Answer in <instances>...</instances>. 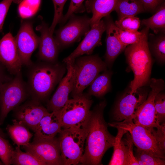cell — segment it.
<instances>
[{"label": "cell", "instance_id": "obj_25", "mask_svg": "<svg viewBox=\"0 0 165 165\" xmlns=\"http://www.w3.org/2000/svg\"><path fill=\"white\" fill-rule=\"evenodd\" d=\"M115 11L119 18L126 16H135L145 11L138 0H119Z\"/></svg>", "mask_w": 165, "mask_h": 165}, {"label": "cell", "instance_id": "obj_28", "mask_svg": "<svg viewBox=\"0 0 165 165\" xmlns=\"http://www.w3.org/2000/svg\"><path fill=\"white\" fill-rule=\"evenodd\" d=\"M161 32L153 37L148 42V48L150 52L160 63L163 64L165 61V36L164 32Z\"/></svg>", "mask_w": 165, "mask_h": 165}, {"label": "cell", "instance_id": "obj_31", "mask_svg": "<svg viewBox=\"0 0 165 165\" xmlns=\"http://www.w3.org/2000/svg\"><path fill=\"white\" fill-rule=\"evenodd\" d=\"M139 18L135 16H126L119 18L114 23L118 28L123 30L137 31L140 25Z\"/></svg>", "mask_w": 165, "mask_h": 165}, {"label": "cell", "instance_id": "obj_37", "mask_svg": "<svg viewBox=\"0 0 165 165\" xmlns=\"http://www.w3.org/2000/svg\"><path fill=\"white\" fill-rule=\"evenodd\" d=\"M152 130L154 136L160 149L164 151L165 149V125L163 123L159 124Z\"/></svg>", "mask_w": 165, "mask_h": 165}, {"label": "cell", "instance_id": "obj_4", "mask_svg": "<svg viewBox=\"0 0 165 165\" xmlns=\"http://www.w3.org/2000/svg\"><path fill=\"white\" fill-rule=\"evenodd\" d=\"M89 120L82 127L62 128L59 133L58 140L63 165H76L80 163L88 131Z\"/></svg>", "mask_w": 165, "mask_h": 165}, {"label": "cell", "instance_id": "obj_15", "mask_svg": "<svg viewBox=\"0 0 165 165\" xmlns=\"http://www.w3.org/2000/svg\"><path fill=\"white\" fill-rule=\"evenodd\" d=\"M0 62L10 74L15 75L21 71L22 64L15 38L10 32L0 40Z\"/></svg>", "mask_w": 165, "mask_h": 165}, {"label": "cell", "instance_id": "obj_18", "mask_svg": "<svg viewBox=\"0 0 165 165\" xmlns=\"http://www.w3.org/2000/svg\"><path fill=\"white\" fill-rule=\"evenodd\" d=\"M49 28L44 22L36 28V30L41 33L38 57L42 61L55 63L57 62L59 49Z\"/></svg>", "mask_w": 165, "mask_h": 165}, {"label": "cell", "instance_id": "obj_42", "mask_svg": "<svg viewBox=\"0 0 165 165\" xmlns=\"http://www.w3.org/2000/svg\"><path fill=\"white\" fill-rule=\"evenodd\" d=\"M0 136L5 138L6 136V134L4 133L2 129L0 128Z\"/></svg>", "mask_w": 165, "mask_h": 165}, {"label": "cell", "instance_id": "obj_16", "mask_svg": "<svg viewBox=\"0 0 165 165\" xmlns=\"http://www.w3.org/2000/svg\"><path fill=\"white\" fill-rule=\"evenodd\" d=\"M74 61H68L65 63L67 68L66 75L61 80L56 91L48 102L47 107L48 111L52 112L60 110L68 100V96L73 87L74 69L73 64Z\"/></svg>", "mask_w": 165, "mask_h": 165}, {"label": "cell", "instance_id": "obj_7", "mask_svg": "<svg viewBox=\"0 0 165 165\" xmlns=\"http://www.w3.org/2000/svg\"><path fill=\"white\" fill-rule=\"evenodd\" d=\"M88 94L68 99L59 110L62 128L78 127L85 125L90 117L93 101Z\"/></svg>", "mask_w": 165, "mask_h": 165}, {"label": "cell", "instance_id": "obj_3", "mask_svg": "<svg viewBox=\"0 0 165 165\" xmlns=\"http://www.w3.org/2000/svg\"><path fill=\"white\" fill-rule=\"evenodd\" d=\"M149 28L144 29L143 36L137 43L128 45L125 49L128 64L133 72L134 79L130 82L129 92L136 93L141 87L149 84L152 59L148 44Z\"/></svg>", "mask_w": 165, "mask_h": 165}, {"label": "cell", "instance_id": "obj_32", "mask_svg": "<svg viewBox=\"0 0 165 165\" xmlns=\"http://www.w3.org/2000/svg\"><path fill=\"white\" fill-rule=\"evenodd\" d=\"M40 1V0H24L19 7L20 16L25 18L33 15L38 10Z\"/></svg>", "mask_w": 165, "mask_h": 165}, {"label": "cell", "instance_id": "obj_2", "mask_svg": "<svg viewBox=\"0 0 165 165\" xmlns=\"http://www.w3.org/2000/svg\"><path fill=\"white\" fill-rule=\"evenodd\" d=\"M29 67L26 83L29 95L40 102L50 95L67 71L66 65L57 62L42 61Z\"/></svg>", "mask_w": 165, "mask_h": 165}, {"label": "cell", "instance_id": "obj_17", "mask_svg": "<svg viewBox=\"0 0 165 165\" xmlns=\"http://www.w3.org/2000/svg\"><path fill=\"white\" fill-rule=\"evenodd\" d=\"M146 93L131 94L129 92L124 95L116 104L114 112V117L117 122L125 120L133 119L138 108L145 100Z\"/></svg>", "mask_w": 165, "mask_h": 165}, {"label": "cell", "instance_id": "obj_1", "mask_svg": "<svg viewBox=\"0 0 165 165\" xmlns=\"http://www.w3.org/2000/svg\"><path fill=\"white\" fill-rule=\"evenodd\" d=\"M105 105V102H102L91 111L84 151L80 162L83 164H100L105 152L114 145L115 137L108 131L103 117Z\"/></svg>", "mask_w": 165, "mask_h": 165}, {"label": "cell", "instance_id": "obj_33", "mask_svg": "<svg viewBox=\"0 0 165 165\" xmlns=\"http://www.w3.org/2000/svg\"><path fill=\"white\" fill-rule=\"evenodd\" d=\"M14 149L8 141L0 136V159L3 164H11L12 155Z\"/></svg>", "mask_w": 165, "mask_h": 165}, {"label": "cell", "instance_id": "obj_24", "mask_svg": "<svg viewBox=\"0 0 165 165\" xmlns=\"http://www.w3.org/2000/svg\"><path fill=\"white\" fill-rule=\"evenodd\" d=\"M112 72L107 70L99 74L90 85L88 94L97 97H101L110 90Z\"/></svg>", "mask_w": 165, "mask_h": 165}, {"label": "cell", "instance_id": "obj_23", "mask_svg": "<svg viewBox=\"0 0 165 165\" xmlns=\"http://www.w3.org/2000/svg\"><path fill=\"white\" fill-rule=\"evenodd\" d=\"M13 124L8 125L6 127L10 138L17 146L27 145L30 143L32 134L21 122L16 119L13 120Z\"/></svg>", "mask_w": 165, "mask_h": 165}, {"label": "cell", "instance_id": "obj_22", "mask_svg": "<svg viewBox=\"0 0 165 165\" xmlns=\"http://www.w3.org/2000/svg\"><path fill=\"white\" fill-rule=\"evenodd\" d=\"M117 134L115 137L113 153L108 163L110 165H128V146L123 135L128 131L122 128H116Z\"/></svg>", "mask_w": 165, "mask_h": 165}, {"label": "cell", "instance_id": "obj_26", "mask_svg": "<svg viewBox=\"0 0 165 165\" xmlns=\"http://www.w3.org/2000/svg\"><path fill=\"white\" fill-rule=\"evenodd\" d=\"M155 13L150 17L144 19L142 24L152 30L155 33L165 31V6L164 3L160 6L156 11Z\"/></svg>", "mask_w": 165, "mask_h": 165}, {"label": "cell", "instance_id": "obj_35", "mask_svg": "<svg viewBox=\"0 0 165 165\" xmlns=\"http://www.w3.org/2000/svg\"><path fill=\"white\" fill-rule=\"evenodd\" d=\"M154 105L157 121L160 124L164 121L165 117V95L161 91L156 95Z\"/></svg>", "mask_w": 165, "mask_h": 165}, {"label": "cell", "instance_id": "obj_27", "mask_svg": "<svg viewBox=\"0 0 165 165\" xmlns=\"http://www.w3.org/2000/svg\"><path fill=\"white\" fill-rule=\"evenodd\" d=\"M16 165H45L46 163L31 153L24 152L17 146L13 151L11 164Z\"/></svg>", "mask_w": 165, "mask_h": 165}, {"label": "cell", "instance_id": "obj_10", "mask_svg": "<svg viewBox=\"0 0 165 165\" xmlns=\"http://www.w3.org/2000/svg\"><path fill=\"white\" fill-rule=\"evenodd\" d=\"M69 19L67 24L55 32L54 38L59 50L79 41L90 30V18L87 16L73 14Z\"/></svg>", "mask_w": 165, "mask_h": 165}, {"label": "cell", "instance_id": "obj_40", "mask_svg": "<svg viewBox=\"0 0 165 165\" xmlns=\"http://www.w3.org/2000/svg\"><path fill=\"white\" fill-rule=\"evenodd\" d=\"M142 5L145 11H156L163 0H138Z\"/></svg>", "mask_w": 165, "mask_h": 165}, {"label": "cell", "instance_id": "obj_5", "mask_svg": "<svg viewBox=\"0 0 165 165\" xmlns=\"http://www.w3.org/2000/svg\"><path fill=\"white\" fill-rule=\"evenodd\" d=\"M74 80L71 94L73 98L83 94V92L98 76L107 70V65L97 55L79 57L73 62Z\"/></svg>", "mask_w": 165, "mask_h": 165}, {"label": "cell", "instance_id": "obj_43", "mask_svg": "<svg viewBox=\"0 0 165 165\" xmlns=\"http://www.w3.org/2000/svg\"><path fill=\"white\" fill-rule=\"evenodd\" d=\"M3 163H2V161H1L0 160V165H3Z\"/></svg>", "mask_w": 165, "mask_h": 165}, {"label": "cell", "instance_id": "obj_41", "mask_svg": "<svg viewBox=\"0 0 165 165\" xmlns=\"http://www.w3.org/2000/svg\"><path fill=\"white\" fill-rule=\"evenodd\" d=\"M7 72H8L0 62V87L5 83L12 79L8 74L9 73Z\"/></svg>", "mask_w": 165, "mask_h": 165}, {"label": "cell", "instance_id": "obj_11", "mask_svg": "<svg viewBox=\"0 0 165 165\" xmlns=\"http://www.w3.org/2000/svg\"><path fill=\"white\" fill-rule=\"evenodd\" d=\"M15 39L22 65L29 67L33 64L31 57L38 46L40 39L34 32L32 23L23 22Z\"/></svg>", "mask_w": 165, "mask_h": 165}, {"label": "cell", "instance_id": "obj_8", "mask_svg": "<svg viewBox=\"0 0 165 165\" xmlns=\"http://www.w3.org/2000/svg\"><path fill=\"white\" fill-rule=\"evenodd\" d=\"M108 124L112 127L127 130L137 148L152 153L164 159V152L160 148L151 131L135 124L133 119L125 120Z\"/></svg>", "mask_w": 165, "mask_h": 165}, {"label": "cell", "instance_id": "obj_21", "mask_svg": "<svg viewBox=\"0 0 165 165\" xmlns=\"http://www.w3.org/2000/svg\"><path fill=\"white\" fill-rule=\"evenodd\" d=\"M119 0H88L86 3V9L89 13H91L90 18V27L98 23L102 18L109 15L115 11Z\"/></svg>", "mask_w": 165, "mask_h": 165}, {"label": "cell", "instance_id": "obj_20", "mask_svg": "<svg viewBox=\"0 0 165 165\" xmlns=\"http://www.w3.org/2000/svg\"><path fill=\"white\" fill-rule=\"evenodd\" d=\"M62 129L59 110L49 112L40 122L35 131L34 140L54 138Z\"/></svg>", "mask_w": 165, "mask_h": 165}, {"label": "cell", "instance_id": "obj_29", "mask_svg": "<svg viewBox=\"0 0 165 165\" xmlns=\"http://www.w3.org/2000/svg\"><path fill=\"white\" fill-rule=\"evenodd\" d=\"M139 165H163L164 159L148 152L137 148L134 156Z\"/></svg>", "mask_w": 165, "mask_h": 165}, {"label": "cell", "instance_id": "obj_39", "mask_svg": "<svg viewBox=\"0 0 165 165\" xmlns=\"http://www.w3.org/2000/svg\"><path fill=\"white\" fill-rule=\"evenodd\" d=\"M126 140L128 146V165H139L134 155L133 152V143L129 133L126 134Z\"/></svg>", "mask_w": 165, "mask_h": 165}, {"label": "cell", "instance_id": "obj_19", "mask_svg": "<svg viewBox=\"0 0 165 165\" xmlns=\"http://www.w3.org/2000/svg\"><path fill=\"white\" fill-rule=\"evenodd\" d=\"M106 25V50L105 62L110 67L117 56L126 47L121 42L118 38L117 27L109 15L105 17Z\"/></svg>", "mask_w": 165, "mask_h": 165}, {"label": "cell", "instance_id": "obj_6", "mask_svg": "<svg viewBox=\"0 0 165 165\" xmlns=\"http://www.w3.org/2000/svg\"><path fill=\"white\" fill-rule=\"evenodd\" d=\"M14 75L0 87V126L3 123L8 113L30 96L21 71Z\"/></svg>", "mask_w": 165, "mask_h": 165}, {"label": "cell", "instance_id": "obj_12", "mask_svg": "<svg viewBox=\"0 0 165 165\" xmlns=\"http://www.w3.org/2000/svg\"><path fill=\"white\" fill-rule=\"evenodd\" d=\"M26 152L33 154L46 165H63L58 139L34 140L23 146Z\"/></svg>", "mask_w": 165, "mask_h": 165}, {"label": "cell", "instance_id": "obj_14", "mask_svg": "<svg viewBox=\"0 0 165 165\" xmlns=\"http://www.w3.org/2000/svg\"><path fill=\"white\" fill-rule=\"evenodd\" d=\"M14 109L16 119L34 132L42 118L49 113L41 102L32 98Z\"/></svg>", "mask_w": 165, "mask_h": 165}, {"label": "cell", "instance_id": "obj_38", "mask_svg": "<svg viewBox=\"0 0 165 165\" xmlns=\"http://www.w3.org/2000/svg\"><path fill=\"white\" fill-rule=\"evenodd\" d=\"M20 0H3L0 2V32L3 31L4 22L9 8L13 2H18Z\"/></svg>", "mask_w": 165, "mask_h": 165}, {"label": "cell", "instance_id": "obj_34", "mask_svg": "<svg viewBox=\"0 0 165 165\" xmlns=\"http://www.w3.org/2000/svg\"><path fill=\"white\" fill-rule=\"evenodd\" d=\"M54 6V14L53 20L49 30L50 34L53 35L55 28L57 25L60 23L63 16V11L64 5L67 0H52Z\"/></svg>", "mask_w": 165, "mask_h": 165}, {"label": "cell", "instance_id": "obj_30", "mask_svg": "<svg viewBox=\"0 0 165 165\" xmlns=\"http://www.w3.org/2000/svg\"><path fill=\"white\" fill-rule=\"evenodd\" d=\"M117 31L119 40L126 47L138 42L141 38L143 34V29L141 31H126L121 30L117 27Z\"/></svg>", "mask_w": 165, "mask_h": 165}, {"label": "cell", "instance_id": "obj_13", "mask_svg": "<svg viewBox=\"0 0 165 165\" xmlns=\"http://www.w3.org/2000/svg\"><path fill=\"white\" fill-rule=\"evenodd\" d=\"M91 28L83 40L69 55L63 60V62L65 63L68 61H74L76 58L84 54L90 55L96 47L101 45V36L106 29L104 20H100Z\"/></svg>", "mask_w": 165, "mask_h": 165}, {"label": "cell", "instance_id": "obj_9", "mask_svg": "<svg viewBox=\"0 0 165 165\" xmlns=\"http://www.w3.org/2000/svg\"><path fill=\"white\" fill-rule=\"evenodd\" d=\"M148 84L151 90L145 100L138 108L133 121L135 124L151 130L160 124L157 120L154 99L156 95L164 89L165 83L162 79L152 78Z\"/></svg>", "mask_w": 165, "mask_h": 165}, {"label": "cell", "instance_id": "obj_36", "mask_svg": "<svg viewBox=\"0 0 165 165\" xmlns=\"http://www.w3.org/2000/svg\"><path fill=\"white\" fill-rule=\"evenodd\" d=\"M84 0H71L68 10L66 13L63 16L60 23L64 24L74 13H82L85 10L82 3Z\"/></svg>", "mask_w": 165, "mask_h": 165}]
</instances>
